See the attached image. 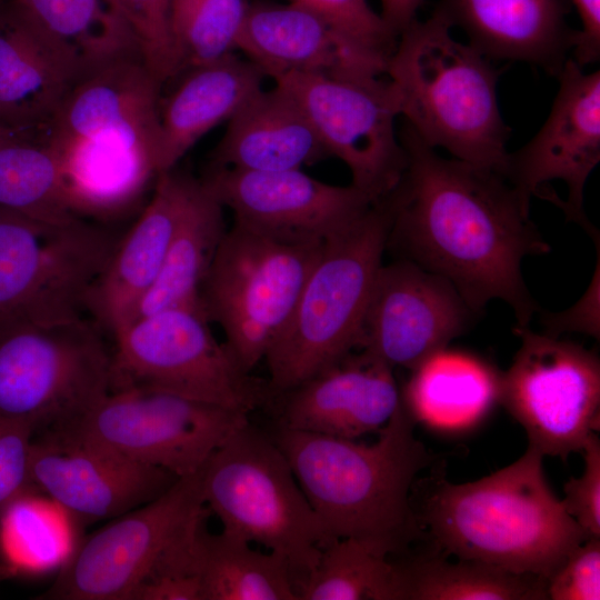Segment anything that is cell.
Instances as JSON below:
<instances>
[{
	"label": "cell",
	"instance_id": "obj_26",
	"mask_svg": "<svg viewBox=\"0 0 600 600\" xmlns=\"http://www.w3.org/2000/svg\"><path fill=\"white\" fill-rule=\"evenodd\" d=\"M159 107L160 174L170 171L208 131L229 121L263 87L266 73L236 52L192 68Z\"/></svg>",
	"mask_w": 600,
	"mask_h": 600
},
{
	"label": "cell",
	"instance_id": "obj_6",
	"mask_svg": "<svg viewBox=\"0 0 600 600\" xmlns=\"http://www.w3.org/2000/svg\"><path fill=\"white\" fill-rule=\"evenodd\" d=\"M203 466L158 498L89 536L39 599L130 600L143 582L198 576V546L209 509Z\"/></svg>",
	"mask_w": 600,
	"mask_h": 600
},
{
	"label": "cell",
	"instance_id": "obj_11",
	"mask_svg": "<svg viewBox=\"0 0 600 600\" xmlns=\"http://www.w3.org/2000/svg\"><path fill=\"white\" fill-rule=\"evenodd\" d=\"M118 240L83 218L44 222L0 208V318H83Z\"/></svg>",
	"mask_w": 600,
	"mask_h": 600
},
{
	"label": "cell",
	"instance_id": "obj_17",
	"mask_svg": "<svg viewBox=\"0 0 600 600\" xmlns=\"http://www.w3.org/2000/svg\"><path fill=\"white\" fill-rule=\"evenodd\" d=\"M557 78L559 88L549 116L529 142L508 152L502 176L529 202L546 183L562 181L568 198L553 203L594 238L583 193L600 160V71L586 72L569 57Z\"/></svg>",
	"mask_w": 600,
	"mask_h": 600
},
{
	"label": "cell",
	"instance_id": "obj_28",
	"mask_svg": "<svg viewBox=\"0 0 600 600\" xmlns=\"http://www.w3.org/2000/svg\"><path fill=\"white\" fill-rule=\"evenodd\" d=\"M160 88L141 57L119 59L76 82L43 133L78 137L107 127L159 123Z\"/></svg>",
	"mask_w": 600,
	"mask_h": 600
},
{
	"label": "cell",
	"instance_id": "obj_42",
	"mask_svg": "<svg viewBox=\"0 0 600 600\" xmlns=\"http://www.w3.org/2000/svg\"><path fill=\"white\" fill-rule=\"evenodd\" d=\"M130 600H203L199 576L164 577L141 583Z\"/></svg>",
	"mask_w": 600,
	"mask_h": 600
},
{
	"label": "cell",
	"instance_id": "obj_3",
	"mask_svg": "<svg viewBox=\"0 0 600 600\" xmlns=\"http://www.w3.org/2000/svg\"><path fill=\"white\" fill-rule=\"evenodd\" d=\"M543 456L528 446L511 464L477 481L441 480L417 520L443 554L548 579L590 536L550 489Z\"/></svg>",
	"mask_w": 600,
	"mask_h": 600
},
{
	"label": "cell",
	"instance_id": "obj_36",
	"mask_svg": "<svg viewBox=\"0 0 600 600\" xmlns=\"http://www.w3.org/2000/svg\"><path fill=\"white\" fill-rule=\"evenodd\" d=\"M133 32L143 62L162 86L178 77L170 34L171 0H113Z\"/></svg>",
	"mask_w": 600,
	"mask_h": 600
},
{
	"label": "cell",
	"instance_id": "obj_44",
	"mask_svg": "<svg viewBox=\"0 0 600 600\" xmlns=\"http://www.w3.org/2000/svg\"><path fill=\"white\" fill-rule=\"evenodd\" d=\"M33 132L31 130L12 129L0 124V147L21 138L34 136Z\"/></svg>",
	"mask_w": 600,
	"mask_h": 600
},
{
	"label": "cell",
	"instance_id": "obj_20",
	"mask_svg": "<svg viewBox=\"0 0 600 600\" xmlns=\"http://www.w3.org/2000/svg\"><path fill=\"white\" fill-rule=\"evenodd\" d=\"M237 50L269 78L286 73L351 80L380 78L386 74L389 59L293 2L250 4Z\"/></svg>",
	"mask_w": 600,
	"mask_h": 600
},
{
	"label": "cell",
	"instance_id": "obj_25",
	"mask_svg": "<svg viewBox=\"0 0 600 600\" xmlns=\"http://www.w3.org/2000/svg\"><path fill=\"white\" fill-rule=\"evenodd\" d=\"M330 157L297 100L274 84L258 92L229 121L212 168L249 171L301 169Z\"/></svg>",
	"mask_w": 600,
	"mask_h": 600
},
{
	"label": "cell",
	"instance_id": "obj_18",
	"mask_svg": "<svg viewBox=\"0 0 600 600\" xmlns=\"http://www.w3.org/2000/svg\"><path fill=\"white\" fill-rule=\"evenodd\" d=\"M31 478L37 491L64 512L91 522L150 502L179 477L96 446L38 436L32 442Z\"/></svg>",
	"mask_w": 600,
	"mask_h": 600
},
{
	"label": "cell",
	"instance_id": "obj_34",
	"mask_svg": "<svg viewBox=\"0 0 600 600\" xmlns=\"http://www.w3.org/2000/svg\"><path fill=\"white\" fill-rule=\"evenodd\" d=\"M296 590L298 600H396L394 566L366 542L334 539Z\"/></svg>",
	"mask_w": 600,
	"mask_h": 600
},
{
	"label": "cell",
	"instance_id": "obj_10",
	"mask_svg": "<svg viewBox=\"0 0 600 600\" xmlns=\"http://www.w3.org/2000/svg\"><path fill=\"white\" fill-rule=\"evenodd\" d=\"M324 241H279L233 223L226 231L200 289L210 322L251 373L292 314Z\"/></svg>",
	"mask_w": 600,
	"mask_h": 600
},
{
	"label": "cell",
	"instance_id": "obj_19",
	"mask_svg": "<svg viewBox=\"0 0 600 600\" xmlns=\"http://www.w3.org/2000/svg\"><path fill=\"white\" fill-rule=\"evenodd\" d=\"M43 138L58 157L69 206L80 218L119 216L160 174V123L107 127L78 137L43 133Z\"/></svg>",
	"mask_w": 600,
	"mask_h": 600
},
{
	"label": "cell",
	"instance_id": "obj_16",
	"mask_svg": "<svg viewBox=\"0 0 600 600\" xmlns=\"http://www.w3.org/2000/svg\"><path fill=\"white\" fill-rule=\"evenodd\" d=\"M202 180L232 212L233 223L292 243L326 241L354 223L374 203L352 184L326 183L301 169L211 167Z\"/></svg>",
	"mask_w": 600,
	"mask_h": 600
},
{
	"label": "cell",
	"instance_id": "obj_7",
	"mask_svg": "<svg viewBox=\"0 0 600 600\" xmlns=\"http://www.w3.org/2000/svg\"><path fill=\"white\" fill-rule=\"evenodd\" d=\"M202 486L206 506L222 531L283 557L296 584L334 540L283 452L249 420L204 462Z\"/></svg>",
	"mask_w": 600,
	"mask_h": 600
},
{
	"label": "cell",
	"instance_id": "obj_5",
	"mask_svg": "<svg viewBox=\"0 0 600 600\" xmlns=\"http://www.w3.org/2000/svg\"><path fill=\"white\" fill-rule=\"evenodd\" d=\"M389 228V210L380 200L324 241L292 314L264 357L273 397L356 349Z\"/></svg>",
	"mask_w": 600,
	"mask_h": 600
},
{
	"label": "cell",
	"instance_id": "obj_8",
	"mask_svg": "<svg viewBox=\"0 0 600 600\" xmlns=\"http://www.w3.org/2000/svg\"><path fill=\"white\" fill-rule=\"evenodd\" d=\"M103 329L80 318L37 323L0 318V418L59 430L110 390L111 350Z\"/></svg>",
	"mask_w": 600,
	"mask_h": 600
},
{
	"label": "cell",
	"instance_id": "obj_43",
	"mask_svg": "<svg viewBox=\"0 0 600 600\" xmlns=\"http://www.w3.org/2000/svg\"><path fill=\"white\" fill-rule=\"evenodd\" d=\"M423 0H380L381 12L379 13L393 32L399 36L413 20Z\"/></svg>",
	"mask_w": 600,
	"mask_h": 600
},
{
	"label": "cell",
	"instance_id": "obj_29",
	"mask_svg": "<svg viewBox=\"0 0 600 600\" xmlns=\"http://www.w3.org/2000/svg\"><path fill=\"white\" fill-rule=\"evenodd\" d=\"M224 208L202 179L177 226L161 270L136 318L176 308H200V289L227 231Z\"/></svg>",
	"mask_w": 600,
	"mask_h": 600
},
{
	"label": "cell",
	"instance_id": "obj_39",
	"mask_svg": "<svg viewBox=\"0 0 600 600\" xmlns=\"http://www.w3.org/2000/svg\"><path fill=\"white\" fill-rule=\"evenodd\" d=\"M546 591L551 600H599L600 538L576 547L547 579Z\"/></svg>",
	"mask_w": 600,
	"mask_h": 600
},
{
	"label": "cell",
	"instance_id": "obj_21",
	"mask_svg": "<svg viewBox=\"0 0 600 600\" xmlns=\"http://www.w3.org/2000/svg\"><path fill=\"white\" fill-rule=\"evenodd\" d=\"M271 402L279 427L356 440L387 424L401 403V390L393 368L360 350Z\"/></svg>",
	"mask_w": 600,
	"mask_h": 600
},
{
	"label": "cell",
	"instance_id": "obj_2",
	"mask_svg": "<svg viewBox=\"0 0 600 600\" xmlns=\"http://www.w3.org/2000/svg\"><path fill=\"white\" fill-rule=\"evenodd\" d=\"M402 401L371 444L277 426L269 433L333 539L353 538L390 557L421 533L410 491L432 456Z\"/></svg>",
	"mask_w": 600,
	"mask_h": 600
},
{
	"label": "cell",
	"instance_id": "obj_23",
	"mask_svg": "<svg viewBox=\"0 0 600 600\" xmlns=\"http://www.w3.org/2000/svg\"><path fill=\"white\" fill-rule=\"evenodd\" d=\"M569 0H438L434 11L462 29L468 43L490 60L519 61L557 77L577 30Z\"/></svg>",
	"mask_w": 600,
	"mask_h": 600
},
{
	"label": "cell",
	"instance_id": "obj_22",
	"mask_svg": "<svg viewBox=\"0 0 600 600\" xmlns=\"http://www.w3.org/2000/svg\"><path fill=\"white\" fill-rule=\"evenodd\" d=\"M198 182L173 169L159 174L148 204L118 240L87 304L92 319L111 337L134 320Z\"/></svg>",
	"mask_w": 600,
	"mask_h": 600
},
{
	"label": "cell",
	"instance_id": "obj_45",
	"mask_svg": "<svg viewBox=\"0 0 600 600\" xmlns=\"http://www.w3.org/2000/svg\"><path fill=\"white\" fill-rule=\"evenodd\" d=\"M1 578H2V577H1V572H0V580H1Z\"/></svg>",
	"mask_w": 600,
	"mask_h": 600
},
{
	"label": "cell",
	"instance_id": "obj_30",
	"mask_svg": "<svg viewBox=\"0 0 600 600\" xmlns=\"http://www.w3.org/2000/svg\"><path fill=\"white\" fill-rule=\"evenodd\" d=\"M13 7L71 58L81 79L119 59L141 57L113 0H16Z\"/></svg>",
	"mask_w": 600,
	"mask_h": 600
},
{
	"label": "cell",
	"instance_id": "obj_33",
	"mask_svg": "<svg viewBox=\"0 0 600 600\" xmlns=\"http://www.w3.org/2000/svg\"><path fill=\"white\" fill-rule=\"evenodd\" d=\"M0 208L44 222L80 218L69 206L58 157L43 136L0 147Z\"/></svg>",
	"mask_w": 600,
	"mask_h": 600
},
{
	"label": "cell",
	"instance_id": "obj_14",
	"mask_svg": "<svg viewBox=\"0 0 600 600\" xmlns=\"http://www.w3.org/2000/svg\"><path fill=\"white\" fill-rule=\"evenodd\" d=\"M301 106L330 157L374 203L399 182L407 154L396 132L398 101L388 79H331L304 73L272 78Z\"/></svg>",
	"mask_w": 600,
	"mask_h": 600
},
{
	"label": "cell",
	"instance_id": "obj_40",
	"mask_svg": "<svg viewBox=\"0 0 600 600\" xmlns=\"http://www.w3.org/2000/svg\"><path fill=\"white\" fill-rule=\"evenodd\" d=\"M584 467L580 477L563 486L566 512L590 536L600 538V440L592 432L582 450Z\"/></svg>",
	"mask_w": 600,
	"mask_h": 600
},
{
	"label": "cell",
	"instance_id": "obj_12",
	"mask_svg": "<svg viewBox=\"0 0 600 600\" xmlns=\"http://www.w3.org/2000/svg\"><path fill=\"white\" fill-rule=\"evenodd\" d=\"M249 414L169 393L110 390L70 424L38 436L96 446L184 477L198 471Z\"/></svg>",
	"mask_w": 600,
	"mask_h": 600
},
{
	"label": "cell",
	"instance_id": "obj_38",
	"mask_svg": "<svg viewBox=\"0 0 600 600\" xmlns=\"http://www.w3.org/2000/svg\"><path fill=\"white\" fill-rule=\"evenodd\" d=\"M34 436L28 423L0 418V513L19 498L38 492L31 478Z\"/></svg>",
	"mask_w": 600,
	"mask_h": 600
},
{
	"label": "cell",
	"instance_id": "obj_41",
	"mask_svg": "<svg viewBox=\"0 0 600 600\" xmlns=\"http://www.w3.org/2000/svg\"><path fill=\"white\" fill-rule=\"evenodd\" d=\"M579 14L581 29L577 30L572 59L582 68L600 58V0H569Z\"/></svg>",
	"mask_w": 600,
	"mask_h": 600
},
{
	"label": "cell",
	"instance_id": "obj_24",
	"mask_svg": "<svg viewBox=\"0 0 600 600\" xmlns=\"http://www.w3.org/2000/svg\"><path fill=\"white\" fill-rule=\"evenodd\" d=\"M81 79L71 58L13 6L0 13V124L43 130Z\"/></svg>",
	"mask_w": 600,
	"mask_h": 600
},
{
	"label": "cell",
	"instance_id": "obj_32",
	"mask_svg": "<svg viewBox=\"0 0 600 600\" xmlns=\"http://www.w3.org/2000/svg\"><path fill=\"white\" fill-rule=\"evenodd\" d=\"M197 574L203 600H298L287 560L224 531L202 529L198 547Z\"/></svg>",
	"mask_w": 600,
	"mask_h": 600
},
{
	"label": "cell",
	"instance_id": "obj_31",
	"mask_svg": "<svg viewBox=\"0 0 600 600\" xmlns=\"http://www.w3.org/2000/svg\"><path fill=\"white\" fill-rule=\"evenodd\" d=\"M396 600H546L547 579L469 559L414 556L392 561Z\"/></svg>",
	"mask_w": 600,
	"mask_h": 600
},
{
	"label": "cell",
	"instance_id": "obj_15",
	"mask_svg": "<svg viewBox=\"0 0 600 600\" xmlns=\"http://www.w3.org/2000/svg\"><path fill=\"white\" fill-rule=\"evenodd\" d=\"M474 313L446 278L398 259L377 272L356 349L411 371L463 334Z\"/></svg>",
	"mask_w": 600,
	"mask_h": 600
},
{
	"label": "cell",
	"instance_id": "obj_1",
	"mask_svg": "<svg viewBox=\"0 0 600 600\" xmlns=\"http://www.w3.org/2000/svg\"><path fill=\"white\" fill-rule=\"evenodd\" d=\"M407 164L382 200L390 214L387 248L450 281L478 313L494 299L517 327L537 311L521 272L528 256L550 252L529 218L530 202L499 172L443 158L404 122Z\"/></svg>",
	"mask_w": 600,
	"mask_h": 600
},
{
	"label": "cell",
	"instance_id": "obj_37",
	"mask_svg": "<svg viewBox=\"0 0 600 600\" xmlns=\"http://www.w3.org/2000/svg\"><path fill=\"white\" fill-rule=\"evenodd\" d=\"M328 21L362 44L390 57L397 36L367 0H290Z\"/></svg>",
	"mask_w": 600,
	"mask_h": 600
},
{
	"label": "cell",
	"instance_id": "obj_4",
	"mask_svg": "<svg viewBox=\"0 0 600 600\" xmlns=\"http://www.w3.org/2000/svg\"><path fill=\"white\" fill-rule=\"evenodd\" d=\"M451 29L433 10L398 36L386 74L399 116L431 148L502 174L511 129L498 102L500 71Z\"/></svg>",
	"mask_w": 600,
	"mask_h": 600
},
{
	"label": "cell",
	"instance_id": "obj_35",
	"mask_svg": "<svg viewBox=\"0 0 600 600\" xmlns=\"http://www.w3.org/2000/svg\"><path fill=\"white\" fill-rule=\"evenodd\" d=\"M249 6L246 0H171L178 76L233 53Z\"/></svg>",
	"mask_w": 600,
	"mask_h": 600
},
{
	"label": "cell",
	"instance_id": "obj_27",
	"mask_svg": "<svg viewBox=\"0 0 600 600\" xmlns=\"http://www.w3.org/2000/svg\"><path fill=\"white\" fill-rule=\"evenodd\" d=\"M501 374L476 354L444 348L411 370L401 401L416 423L468 430L500 403Z\"/></svg>",
	"mask_w": 600,
	"mask_h": 600
},
{
	"label": "cell",
	"instance_id": "obj_13",
	"mask_svg": "<svg viewBox=\"0 0 600 600\" xmlns=\"http://www.w3.org/2000/svg\"><path fill=\"white\" fill-rule=\"evenodd\" d=\"M521 339L501 374L500 404L524 429L529 447L563 461L600 427V361L591 350L516 327Z\"/></svg>",
	"mask_w": 600,
	"mask_h": 600
},
{
	"label": "cell",
	"instance_id": "obj_9",
	"mask_svg": "<svg viewBox=\"0 0 600 600\" xmlns=\"http://www.w3.org/2000/svg\"><path fill=\"white\" fill-rule=\"evenodd\" d=\"M209 323L202 309L188 307L134 319L112 336L110 390L163 392L248 414L269 406L268 381L246 372Z\"/></svg>",
	"mask_w": 600,
	"mask_h": 600
}]
</instances>
